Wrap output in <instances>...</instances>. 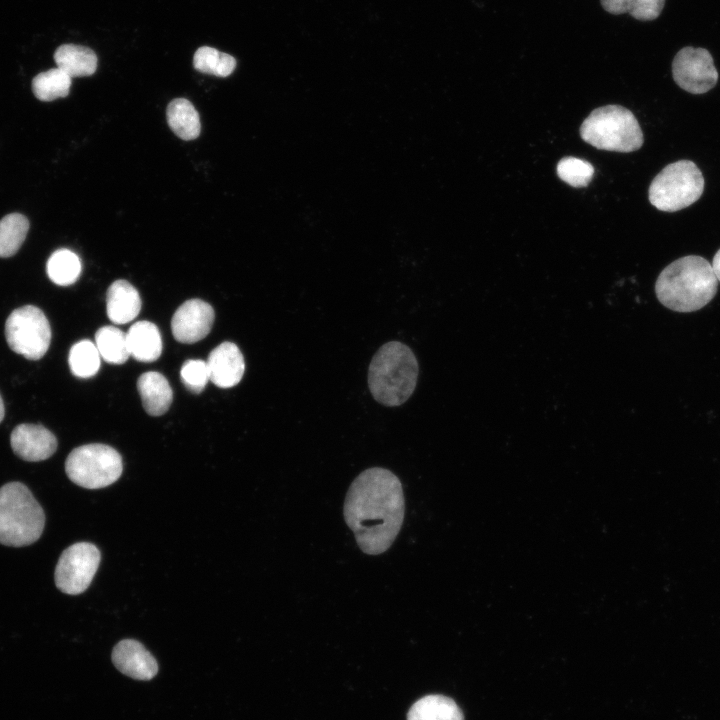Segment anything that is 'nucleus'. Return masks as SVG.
Segmentation results:
<instances>
[{"instance_id":"nucleus-1","label":"nucleus","mask_w":720,"mask_h":720,"mask_svg":"<svg viewBox=\"0 0 720 720\" xmlns=\"http://www.w3.org/2000/svg\"><path fill=\"white\" fill-rule=\"evenodd\" d=\"M343 514L364 553L379 555L387 551L401 529L405 514L399 478L381 467L364 470L347 491Z\"/></svg>"},{"instance_id":"nucleus-2","label":"nucleus","mask_w":720,"mask_h":720,"mask_svg":"<svg viewBox=\"0 0 720 720\" xmlns=\"http://www.w3.org/2000/svg\"><path fill=\"white\" fill-rule=\"evenodd\" d=\"M718 280L711 264L701 256L681 257L659 274L655 293L659 302L676 312H693L703 308L715 296Z\"/></svg>"},{"instance_id":"nucleus-3","label":"nucleus","mask_w":720,"mask_h":720,"mask_svg":"<svg viewBox=\"0 0 720 720\" xmlns=\"http://www.w3.org/2000/svg\"><path fill=\"white\" fill-rule=\"evenodd\" d=\"M418 362L412 350L398 341L383 344L368 368V387L373 398L393 407L406 402L415 390Z\"/></svg>"},{"instance_id":"nucleus-4","label":"nucleus","mask_w":720,"mask_h":720,"mask_svg":"<svg viewBox=\"0 0 720 720\" xmlns=\"http://www.w3.org/2000/svg\"><path fill=\"white\" fill-rule=\"evenodd\" d=\"M44 525V511L24 484L9 482L0 488L1 544L30 545L40 538Z\"/></svg>"},{"instance_id":"nucleus-5","label":"nucleus","mask_w":720,"mask_h":720,"mask_svg":"<svg viewBox=\"0 0 720 720\" xmlns=\"http://www.w3.org/2000/svg\"><path fill=\"white\" fill-rule=\"evenodd\" d=\"M580 136L597 149L626 153L638 150L644 141L634 114L619 105L593 110L581 124Z\"/></svg>"},{"instance_id":"nucleus-6","label":"nucleus","mask_w":720,"mask_h":720,"mask_svg":"<svg viewBox=\"0 0 720 720\" xmlns=\"http://www.w3.org/2000/svg\"><path fill=\"white\" fill-rule=\"evenodd\" d=\"M704 190V178L696 164L679 160L665 166L652 180L649 201L660 211L675 212L695 203Z\"/></svg>"},{"instance_id":"nucleus-7","label":"nucleus","mask_w":720,"mask_h":720,"mask_svg":"<svg viewBox=\"0 0 720 720\" xmlns=\"http://www.w3.org/2000/svg\"><path fill=\"white\" fill-rule=\"evenodd\" d=\"M122 458L112 447L93 443L73 449L65 462L69 479L87 489L111 485L121 476Z\"/></svg>"},{"instance_id":"nucleus-8","label":"nucleus","mask_w":720,"mask_h":720,"mask_svg":"<svg viewBox=\"0 0 720 720\" xmlns=\"http://www.w3.org/2000/svg\"><path fill=\"white\" fill-rule=\"evenodd\" d=\"M5 338L12 351L28 360H39L47 352L51 328L43 311L25 305L11 312L5 323Z\"/></svg>"},{"instance_id":"nucleus-9","label":"nucleus","mask_w":720,"mask_h":720,"mask_svg":"<svg viewBox=\"0 0 720 720\" xmlns=\"http://www.w3.org/2000/svg\"><path fill=\"white\" fill-rule=\"evenodd\" d=\"M99 549L88 542H78L66 548L55 568V584L63 593L77 595L92 582L100 563Z\"/></svg>"},{"instance_id":"nucleus-10","label":"nucleus","mask_w":720,"mask_h":720,"mask_svg":"<svg viewBox=\"0 0 720 720\" xmlns=\"http://www.w3.org/2000/svg\"><path fill=\"white\" fill-rule=\"evenodd\" d=\"M672 76L680 88L692 94L706 93L718 81V72L710 52L692 46L677 52L672 62Z\"/></svg>"},{"instance_id":"nucleus-11","label":"nucleus","mask_w":720,"mask_h":720,"mask_svg":"<svg viewBox=\"0 0 720 720\" xmlns=\"http://www.w3.org/2000/svg\"><path fill=\"white\" fill-rule=\"evenodd\" d=\"M214 322V310L200 299L184 302L174 313L171 329L174 338L181 343H195L210 332Z\"/></svg>"},{"instance_id":"nucleus-12","label":"nucleus","mask_w":720,"mask_h":720,"mask_svg":"<svg viewBox=\"0 0 720 720\" xmlns=\"http://www.w3.org/2000/svg\"><path fill=\"white\" fill-rule=\"evenodd\" d=\"M13 452L22 460L43 461L51 457L57 449V439L51 431L38 424H20L10 436Z\"/></svg>"},{"instance_id":"nucleus-13","label":"nucleus","mask_w":720,"mask_h":720,"mask_svg":"<svg viewBox=\"0 0 720 720\" xmlns=\"http://www.w3.org/2000/svg\"><path fill=\"white\" fill-rule=\"evenodd\" d=\"M114 666L124 675L136 680H151L158 672L154 656L139 642L124 639L118 642L111 655Z\"/></svg>"},{"instance_id":"nucleus-14","label":"nucleus","mask_w":720,"mask_h":720,"mask_svg":"<svg viewBox=\"0 0 720 720\" xmlns=\"http://www.w3.org/2000/svg\"><path fill=\"white\" fill-rule=\"evenodd\" d=\"M206 363L210 381L220 388L237 385L245 371L243 355L232 342H223L214 348Z\"/></svg>"},{"instance_id":"nucleus-15","label":"nucleus","mask_w":720,"mask_h":720,"mask_svg":"<svg viewBox=\"0 0 720 720\" xmlns=\"http://www.w3.org/2000/svg\"><path fill=\"white\" fill-rule=\"evenodd\" d=\"M108 318L115 324H126L134 320L141 309V299L136 288L128 281L113 282L106 297Z\"/></svg>"},{"instance_id":"nucleus-16","label":"nucleus","mask_w":720,"mask_h":720,"mask_svg":"<svg viewBox=\"0 0 720 720\" xmlns=\"http://www.w3.org/2000/svg\"><path fill=\"white\" fill-rule=\"evenodd\" d=\"M137 388L143 407L149 415L160 416L169 409L173 393L162 374L154 371L143 373L138 379Z\"/></svg>"},{"instance_id":"nucleus-17","label":"nucleus","mask_w":720,"mask_h":720,"mask_svg":"<svg viewBox=\"0 0 720 720\" xmlns=\"http://www.w3.org/2000/svg\"><path fill=\"white\" fill-rule=\"evenodd\" d=\"M130 355L141 362H153L162 352V339L155 324L149 321L134 323L127 334Z\"/></svg>"},{"instance_id":"nucleus-18","label":"nucleus","mask_w":720,"mask_h":720,"mask_svg":"<svg viewBox=\"0 0 720 720\" xmlns=\"http://www.w3.org/2000/svg\"><path fill=\"white\" fill-rule=\"evenodd\" d=\"M57 68L64 71L71 78L92 75L97 68L95 52L85 46L76 44H63L54 53Z\"/></svg>"},{"instance_id":"nucleus-19","label":"nucleus","mask_w":720,"mask_h":720,"mask_svg":"<svg viewBox=\"0 0 720 720\" xmlns=\"http://www.w3.org/2000/svg\"><path fill=\"white\" fill-rule=\"evenodd\" d=\"M407 720H464V715L453 699L433 694L416 701L408 711Z\"/></svg>"},{"instance_id":"nucleus-20","label":"nucleus","mask_w":720,"mask_h":720,"mask_svg":"<svg viewBox=\"0 0 720 720\" xmlns=\"http://www.w3.org/2000/svg\"><path fill=\"white\" fill-rule=\"evenodd\" d=\"M167 121L172 131L183 140H193L200 134L201 123L197 110L185 98L172 100L167 107Z\"/></svg>"},{"instance_id":"nucleus-21","label":"nucleus","mask_w":720,"mask_h":720,"mask_svg":"<svg viewBox=\"0 0 720 720\" xmlns=\"http://www.w3.org/2000/svg\"><path fill=\"white\" fill-rule=\"evenodd\" d=\"M95 345L108 363L123 364L130 356L127 336L114 326L101 327L95 334Z\"/></svg>"},{"instance_id":"nucleus-22","label":"nucleus","mask_w":720,"mask_h":720,"mask_svg":"<svg viewBox=\"0 0 720 720\" xmlns=\"http://www.w3.org/2000/svg\"><path fill=\"white\" fill-rule=\"evenodd\" d=\"M72 78L59 68H53L36 75L32 90L37 99L53 101L69 94Z\"/></svg>"},{"instance_id":"nucleus-23","label":"nucleus","mask_w":720,"mask_h":720,"mask_svg":"<svg viewBox=\"0 0 720 720\" xmlns=\"http://www.w3.org/2000/svg\"><path fill=\"white\" fill-rule=\"evenodd\" d=\"M46 271L53 283L68 286L78 279L81 272V262L74 252L68 249H59L48 259Z\"/></svg>"},{"instance_id":"nucleus-24","label":"nucleus","mask_w":720,"mask_h":720,"mask_svg":"<svg viewBox=\"0 0 720 720\" xmlns=\"http://www.w3.org/2000/svg\"><path fill=\"white\" fill-rule=\"evenodd\" d=\"M29 229L28 219L11 213L0 220V257H11L21 247Z\"/></svg>"},{"instance_id":"nucleus-25","label":"nucleus","mask_w":720,"mask_h":720,"mask_svg":"<svg viewBox=\"0 0 720 720\" xmlns=\"http://www.w3.org/2000/svg\"><path fill=\"white\" fill-rule=\"evenodd\" d=\"M100 354L90 340L75 343L69 352L68 362L71 372L80 378L94 376L100 368Z\"/></svg>"},{"instance_id":"nucleus-26","label":"nucleus","mask_w":720,"mask_h":720,"mask_svg":"<svg viewBox=\"0 0 720 720\" xmlns=\"http://www.w3.org/2000/svg\"><path fill=\"white\" fill-rule=\"evenodd\" d=\"M193 65L199 72L219 77H227L234 71L236 60L227 53H222L212 47L203 46L195 52Z\"/></svg>"},{"instance_id":"nucleus-27","label":"nucleus","mask_w":720,"mask_h":720,"mask_svg":"<svg viewBox=\"0 0 720 720\" xmlns=\"http://www.w3.org/2000/svg\"><path fill=\"white\" fill-rule=\"evenodd\" d=\"M593 174L592 164L576 157H564L557 164L558 177L576 188L587 186Z\"/></svg>"},{"instance_id":"nucleus-28","label":"nucleus","mask_w":720,"mask_h":720,"mask_svg":"<svg viewBox=\"0 0 720 720\" xmlns=\"http://www.w3.org/2000/svg\"><path fill=\"white\" fill-rule=\"evenodd\" d=\"M180 376L185 387L194 393H200L209 379L207 363L203 360H187L181 368Z\"/></svg>"},{"instance_id":"nucleus-29","label":"nucleus","mask_w":720,"mask_h":720,"mask_svg":"<svg viewBox=\"0 0 720 720\" xmlns=\"http://www.w3.org/2000/svg\"><path fill=\"white\" fill-rule=\"evenodd\" d=\"M665 0H629L628 14L639 21H651L659 17Z\"/></svg>"},{"instance_id":"nucleus-30","label":"nucleus","mask_w":720,"mask_h":720,"mask_svg":"<svg viewBox=\"0 0 720 720\" xmlns=\"http://www.w3.org/2000/svg\"><path fill=\"white\" fill-rule=\"evenodd\" d=\"M603 9L613 15L628 13L629 0H600Z\"/></svg>"},{"instance_id":"nucleus-31","label":"nucleus","mask_w":720,"mask_h":720,"mask_svg":"<svg viewBox=\"0 0 720 720\" xmlns=\"http://www.w3.org/2000/svg\"><path fill=\"white\" fill-rule=\"evenodd\" d=\"M712 269L718 281H720V249L714 255Z\"/></svg>"},{"instance_id":"nucleus-32","label":"nucleus","mask_w":720,"mask_h":720,"mask_svg":"<svg viewBox=\"0 0 720 720\" xmlns=\"http://www.w3.org/2000/svg\"><path fill=\"white\" fill-rule=\"evenodd\" d=\"M4 415H5V408H4V403H3L2 397L0 395V423L2 422V420L4 418Z\"/></svg>"}]
</instances>
